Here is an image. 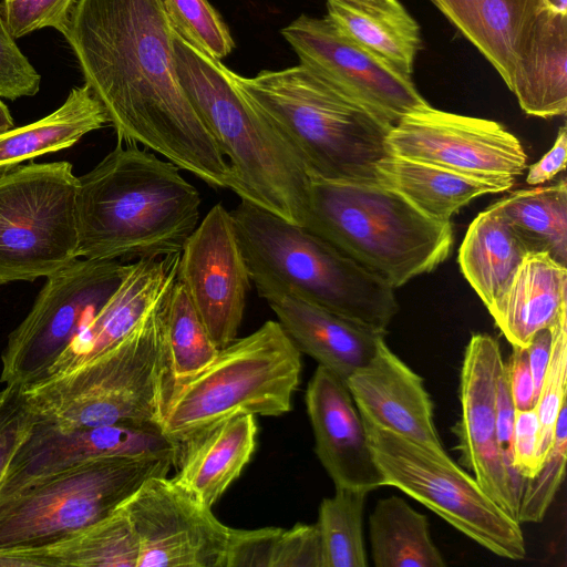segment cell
<instances>
[{
    "mask_svg": "<svg viewBox=\"0 0 567 567\" xmlns=\"http://www.w3.org/2000/svg\"><path fill=\"white\" fill-rule=\"evenodd\" d=\"M59 31L120 143L233 189L230 167L179 83L163 0H75Z\"/></svg>",
    "mask_w": 567,
    "mask_h": 567,
    "instance_id": "cell-1",
    "label": "cell"
},
{
    "mask_svg": "<svg viewBox=\"0 0 567 567\" xmlns=\"http://www.w3.org/2000/svg\"><path fill=\"white\" fill-rule=\"evenodd\" d=\"M179 169L145 147L118 142L79 176V257L138 260L179 254L199 223L202 203Z\"/></svg>",
    "mask_w": 567,
    "mask_h": 567,
    "instance_id": "cell-2",
    "label": "cell"
},
{
    "mask_svg": "<svg viewBox=\"0 0 567 567\" xmlns=\"http://www.w3.org/2000/svg\"><path fill=\"white\" fill-rule=\"evenodd\" d=\"M174 282L115 347L71 371L21 385L34 417L62 430L100 425L162 429L174 395L164 327L166 299Z\"/></svg>",
    "mask_w": 567,
    "mask_h": 567,
    "instance_id": "cell-3",
    "label": "cell"
},
{
    "mask_svg": "<svg viewBox=\"0 0 567 567\" xmlns=\"http://www.w3.org/2000/svg\"><path fill=\"white\" fill-rule=\"evenodd\" d=\"M174 59L179 83L228 158L241 199L305 226L309 174L282 134L236 90L229 69L176 31Z\"/></svg>",
    "mask_w": 567,
    "mask_h": 567,
    "instance_id": "cell-4",
    "label": "cell"
},
{
    "mask_svg": "<svg viewBox=\"0 0 567 567\" xmlns=\"http://www.w3.org/2000/svg\"><path fill=\"white\" fill-rule=\"evenodd\" d=\"M229 74L241 96L296 150L310 177L379 184L377 165L390 154L391 123L302 64L252 78Z\"/></svg>",
    "mask_w": 567,
    "mask_h": 567,
    "instance_id": "cell-5",
    "label": "cell"
},
{
    "mask_svg": "<svg viewBox=\"0 0 567 567\" xmlns=\"http://www.w3.org/2000/svg\"><path fill=\"white\" fill-rule=\"evenodd\" d=\"M393 289L450 255L451 221L434 220L375 183L309 178L305 226Z\"/></svg>",
    "mask_w": 567,
    "mask_h": 567,
    "instance_id": "cell-6",
    "label": "cell"
},
{
    "mask_svg": "<svg viewBox=\"0 0 567 567\" xmlns=\"http://www.w3.org/2000/svg\"><path fill=\"white\" fill-rule=\"evenodd\" d=\"M249 275L268 278L337 315L386 332L393 288L308 228L241 199L230 210Z\"/></svg>",
    "mask_w": 567,
    "mask_h": 567,
    "instance_id": "cell-7",
    "label": "cell"
},
{
    "mask_svg": "<svg viewBox=\"0 0 567 567\" xmlns=\"http://www.w3.org/2000/svg\"><path fill=\"white\" fill-rule=\"evenodd\" d=\"M301 352L278 321L219 349L213 362L173 396L162 430L182 444L238 415L279 416L291 410Z\"/></svg>",
    "mask_w": 567,
    "mask_h": 567,
    "instance_id": "cell-8",
    "label": "cell"
},
{
    "mask_svg": "<svg viewBox=\"0 0 567 567\" xmlns=\"http://www.w3.org/2000/svg\"><path fill=\"white\" fill-rule=\"evenodd\" d=\"M178 453L103 457L38 477L0 496V549L48 545L114 513Z\"/></svg>",
    "mask_w": 567,
    "mask_h": 567,
    "instance_id": "cell-9",
    "label": "cell"
},
{
    "mask_svg": "<svg viewBox=\"0 0 567 567\" xmlns=\"http://www.w3.org/2000/svg\"><path fill=\"white\" fill-rule=\"evenodd\" d=\"M362 420L385 486L399 488L499 557L520 560L526 556L520 524L444 450L425 446Z\"/></svg>",
    "mask_w": 567,
    "mask_h": 567,
    "instance_id": "cell-10",
    "label": "cell"
},
{
    "mask_svg": "<svg viewBox=\"0 0 567 567\" xmlns=\"http://www.w3.org/2000/svg\"><path fill=\"white\" fill-rule=\"evenodd\" d=\"M76 190L66 161L0 172V285L47 278L79 258Z\"/></svg>",
    "mask_w": 567,
    "mask_h": 567,
    "instance_id": "cell-11",
    "label": "cell"
},
{
    "mask_svg": "<svg viewBox=\"0 0 567 567\" xmlns=\"http://www.w3.org/2000/svg\"><path fill=\"white\" fill-rule=\"evenodd\" d=\"M128 268L117 260L78 258L48 276L30 312L8 336L0 382L25 385L43 379L115 292Z\"/></svg>",
    "mask_w": 567,
    "mask_h": 567,
    "instance_id": "cell-12",
    "label": "cell"
},
{
    "mask_svg": "<svg viewBox=\"0 0 567 567\" xmlns=\"http://www.w3.org/2000/svg\"><path fill=\"white\" fill-rule=\"evenodd\" d=\"M386 144L390 154L509 186L527 164L519 140L498 122L430 104L402 116L391 127Z\"/></svg>",
    "mask_w": 567,
    "mask_h": 567,
    "instance_id": "cell-13",
    "label": "cell"
},
{
    "mask_svg": "<svg viewBox=\"0 0 567 567\" xmlns=\"http://www.w3.org/2000/svg\"><path fill=\"white\" fill-rule=\"evenodd\" d=\"M120 507L137 538V567H225L233 528L172 478H147Z\"/></svg>",
    "mask_w": 567,
    "mask_h": 567,
    "instance_id": "cell-14",
    "label": "cell"
},
{
    "mask_svg": "<svg viewBox=\"0 0 567 567\" xmlns=\"http://www.w3.org/2000/svg\"><path fill=\"white\" fill-rule=\"evenodd\" d=\"M280 33L300 64L392 125L429 104L411 75L348 39L327 16L301 14Z\"/></svg>",
    "mask_w": 567,
    "mask_h": 567,
    "instance_id": "cell-15",
    "label": "cell"
},
{
    "mask_svg": "<svg viewBox=\"0 0 567 567\" xmlns=\"http://www.w3.org/2000/svg\"><path fill=\"white\" fill-rule=\"evenodd\" d=\"M176 279L218 349L237 339L250 275L230 210L214 205L186 240Z\"/></svg>",
    "mask_w": 567,
    "mask_h": 567,
    "instance_id": "cell-16",
    "label": "cell"
},
{
    "mask_svg": "<svg viewBox=\"0 0 567 567\" xmlns=\"http://www.w3.org/2000/svg\"><path fill=\"white\" fill-rule=\"evenodd\" d=\"M504 364L494 337H471L460 377L461 417L453 432L463 465L487 495L517 520L524 480L515 477L505 465L496 434L497 386Z\"/></svg>",
    "mask_w": 567,
    "mask_h": 567,
    "instance_id": "cell-17",
    "label": "cell"
},
{
    "mask_svg": "<svg viewBox=\"0 0 567 567\" xmlns=\"http://www.w3.org/2000/svg\"><path fill=\"white\" fill-rule=\"evenodd\" d=\"M179 452L161 427L100 425L62 430L35 419L0 484V496L86 461Z\"/></svg>",
    "mask_w": 567,
    "mask_h": 567,
    "instance_id": "cell-18",
    "label": "cell"
},
{
    "mask_svg": "<svg viewBox=\"0 0 567 567\" xmlns=\"http://www.w3.org/2000/svg\"><path fill=\"white\" fill-rule=\"evenodd\" d=\"M305 400L315 452L336 488L370 493L385 486L346 381L318 364Z\"/></svg>",
    "mask_w": 567,
    "mask_h": 567,
    "instance_id": "cell-19",
    "label": "cell"
},
{
    "mask_svg": "<svg viewBox=\"0 0 567 567\" xmlns=\"http://www.w3.org/2000/svg\"><path fill=\"white\" fill-rule=\"evenodd\" d=\"M250 279L299 351L344 381L370 362L384 340L386 332L327 310L276 281Z\"/></svg>",
    "mask_w": 567,
    "mask_h": 567,
    "instance_id": "cell-20",
    "label": "cell"
},
{
    "mask_svg": "<svg viewBox=\"0 0 567 567\" xmlns=\"http://www.w3.org/2000/svg\"><path fill=\"white\" fill-rule=\"evenodd\" d=\"M346 384L361 416L425 446L444 450L423 379L382 340L368 364Z\"/></svg>",
    "mask_w": 567,
    "mask_h": 567,
    "instance_id": "cell-21",
    "label": "cell"
},
{
    "mask_svg": "<svg viewBox=\"0 0 567 567\" xmlns=\"http://www.w3.org/2000/svg\"><path fill=\"white\" fill-rule=\"evenodd\" d=\"M179 256L181 252L131 262L118 288L71 340L44 378L71 371L124 340L175 281Z\"/></svg>",
    "mask_w": 567,
    "mask_h": 567,
    "instance_id": "cell-22",
    "label": "cell"
},
{
    "mask_svg": "<svg viewBox=\"0 0 567 567\" xmlns=\"http://www.w3.org/2000/svg\"><path fill=\"white\" fill-rule=\"evenodd\" d=\"M492 64L509 89L547 0H431Z\"/></svg>",
    "mask_w": 567,
    "mask_h": 567,
    "instance_id": "cell-23",
    "label": "cell"
},
{
    "mask_svg": "<svg viewBox=\"0 0 567 567\" xmlns=\"http://www.w3.org/2000/svg\"><path fill=\"white\" fill-rule=\"evenodd\" d=\"M256 435L254 415L229 417L195 434L179 444L172 480L212 508L249 462Z\"/></svg>",
    "mask_w": 567,
    "mask_h": 567,
    "instance_id": "cell-24",
    "label": "cell"
},
{
    "mask_svg": "<svg viewBox=\"0 0 567 567\" xmlns=\"http://www.w3.org/2000/svg\"><path fill=\"white\" fill-rule=\"evenodd\" d=\"M487 310L512 346L526 348L537 331L567 313V267L545 252H527Z\"/></svg>",
    "mask_w": 567,
    "mask_h": 567,
    "instance_id": "cell-25",
    "label": "cell"
},
{
    "mask_svg": "<svg viewBox=\"0 0 567 567\" xmlns=\"http://www.w3.org/2000/svg\"><path fill=\"white\" fill-rule=\"evenodd\" d=\"M509 90L522 110L549 118L567 111V14L545 10L515 68Z\"/></svg>",
    "mask_w": 567,
    "mask_h": 567,
    "instance_id": "cell-26",
    "label": "cell"
},
{
    "mask_svg": "<svg viewBox=\"0 0 567 567\" xmlns=\"http://www.w3.org/2000/svg\"><path fill=\"white\" fill-rule=\"evenodd\" d=\"M138 556L134 528L118 507L58 542L0 549V567H137Z\"/></svg>",
    "mask_w": 567,
    "mask_h": 567,
    "instance_id": "cell-27",
    "label": "cell"
},
{
    "mask_svg": "<svg viewBox=\"0 0 567 567\" xmlns=\"http://www.w3.org/2000/svg\"><path fill=\"white\" fill-rule=\"evenodd\" d=\"M378 182L425 216L451 221L462 207L485 194L508 190L512 186L467 176L433 164L389 154L377 165Z\"/></svg>",
    "mask_w": 567,
    "mask_h": 567,
    "instance_id": "cell-28",
    "label": "cell"
},
{
    "mask_svg": "<svg viewBox=\"0 0 567 567\" xmlns=\"http://www.w3.org/2000/svg\"><path fill=\"white\" fill-rule=\"evenodd\" d=\"M327 17L348 39L412 74L420 27L399 0H327Z\"/></svg>",
    "mask_w": 567,
    "mask_h": 567,
    "instance_id": "cell-29",
    "label": "cell"
},
{
    "mask_svg": "<svg viewBox=\"0 0 567 567\" xmlns=\"http://www.w3.org/2000/svg\"><path fill=\"white\" fill-rule=\"evenodd\" d=\"M109 123L101 102L85 84L74 87L53 113L0 133V172L48 153L69 148Z\"/></svg>",
    "mask_w": 567,
    "mask_h": 567,
    "instance_id": "cell-30",
    "label": "cell"
},
{
    "mask_svg": "<svg viewBox=\"0 0 567 567\" xmlns=\"http://www.w3.org/2000/svg\"><path fill=\"white\" fill-rule=\"evenodd\" d=\"M527 252L506 219L491 205L470 224L457 261L488 308L507 287Z\"/></svg>",
    "mask_w": 567,
    "mask_h": 567,
    "instance_id": "cell-31",
    "label": "cell"
},
{
    "mask_svg": "<svg viewBox=\"0 0 567 567\" xmlns=\"http://www.w3.org/2000/svg\"><path fill=\"white\" fill-rule=\"evenodd\" d=\"M373 564L377 567H443L442 553L433 543L427 517L402 497L379 499L369 517Z\"/></svg>",
    "mask_w": 567,
    "mask_h": 567,
    "instance_id": "cell-32",
    "label": "cell"
},
{
    "mask_svg": "<svg viewBox=\"0 0 567 567\" xmlns=\"http://www.w3.org/2000/svg\"><path fill=\"white\" fill-rule=\"evenodd\" d=\"M492 206L506 219L528 252H545L567 264V183L518 189ZM567 267V266H566Z\"/></svg>",
    "mask_w": 567,
    "mask_h": 567,
    "instance_id": "cell-33",
    "label": "cell"
},
{
    "mask_svg": "<svg viewBox=\"0 0 567 567\" xmlns=\"http://www.w3.org/2000/svg\"><path fill=\"white\" fill-rule=\"evenodd\" d=\"M164 327L175 395L213 362L219 349L177 279L167 295Z\"/></svg>",
    "mask_w": 567,
    "mask_h": 567,
    "instance_id": "cell-34",
    "label": "cell"
},
{
    "mask_svg": "<svg viewBox=\"0 0 567 567\" xmlns=\"http://www.w3.org/2000/svg\"><path fill=\"white\" fill-rule=\"evenodd\" d=\"M369 493L337 487L319 506L324 567H367L363 513Z\"/></svg>",
    "mask_w": 567,
    "mask_h": 567,
    "instance_id": "cell-35",
    "label": "cell"
},
{
    "mask_svg": "<svg viewBox=\"0 0 567 567\" xmlns=\"http://www.w3.org/2000/svg\"><path fill=\"white\" fill-rule=\"evenodd\" d=\"M175 31L203 53L221 60L234 49L228 27L208 0H163Z\"/></svg>",
    "mask_w": 567,
    "mask_h": 567,
    "instance_id": "cell-36",
    "label": "cell"
},
{
    "mask_svg": "<svg viewBox=\"0 0 567 567\" xmlns=\"http://www.w3.org/2000/svg\"><path fill=\"white\" fill-rule=\"evenodd\" d=\"M567 393V320L561 315L553 326V347L535 405L539 423L537 463L545 461L554 440L556 421Z\"/></svg>",
    "mask_w": 567,
    "mask_h": 567,
    "instance_id": "cell-37",
    "label": "cell"
},
{
    "mask_svg": "<svg viewBox=\"0 0 567 567\" xmlns=\"http://www.w3.org/2000/svg\"><path fill=\"white\" fill-rule=\"evenodd\" d=\"M567 446V404L558 414L553 445L538 472L526 478L519 502L517 520L522 523H539L546 515L559 486L564 480Z\"/></svg>",
    "mask_w": 567,
    "mask_h": 567,
    "instance_id": "cell-38",
    "label": "cell"
},
{
    "mask_svg": "<svg viewBox=\"0 0 567 567\" xmlns=\"http://www.w3.org/2000/svg\"><path fill=\"white\" fill-rule=\"evenodd\" d=\"M34 421L24 401L22 386L6 384L0 390V484Z\"/></svg>",
    "mask_w": 567,
    "mask_h": 567,
    "instance_id": "cell-39",
    "label": "cell"
},
{
    "mask_svg": "<svg viewBox=\"0 0 567 567\" xmlns=\"http://www.w3.org/2000/svg\"><path fill=\"white\" fill-rule=\"evenodd\" d=\"M41 76L18 48L0 9V96L17 100L33 96Z\"/></svg>",
    "mask_w": 567,
    "mask_h": 567,
    "instance_id": "cell-40",
    "label": "cell"
},
{
    "mask_svg": "<svg viewBox=\"0 0 567 567\" xmlns=\"http://www.w3.org/2000/svg\"><path fill=\"white\" fill-rule=\"evenodd\" d=\"M75 0H4L1 13L14 39L43 28L58 31Z\"/></svg>",
    "mask_w": 567,
    "mask_h": 567,
    "instance_id": "cell-41",
    "label": "cell"
},
{
    "mask_svg": "<svg viewBox=\"0 0 567 567\" xmlns=\"http://www.w3.org/2000/svg\"><path fill=\"white\" fill-rule=\"evenodd\" d=\"M271 567H324L321 535L317 523H297L290 529L281 528Z\"/></svg>",
    "mask_w": 567,
    "mask_h": 567,
    "instance_id": "cell-42",
    "label": "cell"
},
{
    "mask_svg": "<svg viewBox=\"0 0 567 567\" xmlns=\"http://www.w3.org/2000/svg\"><path fill=\"white\" fill-rule=\"evenodd\" d=\"M281 528L231 529L225 567H271Z\"/></svg>",
    "mask_w": 567,
    "mask_h": 567,
    "instance_id": "cell-43",
    "label": "cell"
},
{
    "mask_svg": "<svg viewBox=\"0 0 567 567\" xmlns=\"http://www.w3.org/2000/svg\"><path fill=\"white\" fill-rule=\"evenodd\" d=\"M539 423L536 410H516L512 460L514 470L524 478L533 477L539 470L537 463Z\"/></svg>",
    "mask_w": 567,
    "mask_h": 567,
    "instance_id": "cell-44",
    "label": "cell"
},
{
    "mask_svg": "<svg viewBox=\"0 0 567 567\" xmlns=\"http://www.w3.org/2000/svg\"><path fill=\"white\" fill-rule=\"evenodd\" d=\"M512 347V354L505 363V374L514 406L519 411L534 409L537 394L528 363L527 350L518 346Z\"/></svg>",
    "mask_w": 567,
    "mask_h": 567,
    "instance_id": "cell-45",
    "label": "cell"
},
{
    "mask_svg": "<svg viewBox=\"0 0 567 567\" xmlns=\"http://www.w3.org/2000/svg\"><path fill=\"white\" fill-rule=\"evenodd\" d=\"M516 409L514 406L506 374L505 364L498 380L496 399V434L503 461L509 472L517 478L524 480L513 467L512 444ZM525 481V480H524Z\"/></svg>",
    "mask_w": 567,
    "mask_h": 567,
    "instance_id": "cell-46",
    "label": "cell"
},
{
    "mask_svg": "<svg viewBox=\"0 0 567 567\" xmlns=\"http://www.w3.org/2000/svg\"><path fill=\"white\" fill-rule=\"evenodd\" d=\"M566 157L567 130L564 125L559 128L551 148L528 168L526 183L535 186L553 179L559 172L566 168Z\"/></svg>",
    "mask_w": 567,
    "mask_h": 567,
    "instance_id": "cell-47",
    "label": "cell"
},
{
    "mask_svg": "<svg viewBox=\"0 0 567 567\" xmlns=\"http://www.w3.org/2000/svg\"><path fill=\"white\" fill-rule=\"evenodd\" d=\"M553 347V326L537 331L526 347L528 363L538 398Z\"/></svg>",
    "mask_w": 567,
    "mask_h": 567,
    "instance_id": "cell-48",
    "label": "cell"
},
{
    "mask_svg": "<svg viewBox=\"0 0 567 567\" xmlns=\"http://www.w3.org/2000/svg\"><path fill=\"white\" fill-rule=\"evenodd\" d=\"M13 127V118L7 105L0 100V133Z\"/></svg>",
    "mask_w": 567,
    "mask_h": 567,
    "instance_id": "cell-49",
    "label": "cell"
},
{
    "mask_svg": "<svg viewBox=\"0 0 567 567\" xmlns=\"http://www.w3.org/2000/svg\"><path fill=\"white\" fill-rule=\"evenodd\" d=\"M549 10L567 14V0H547Z\"/></svg>",
    "mask_w": 567,
    "mask_h": 567,
    "instance_id": "cell-50",
    "label": "cell"
}]
</instances>
